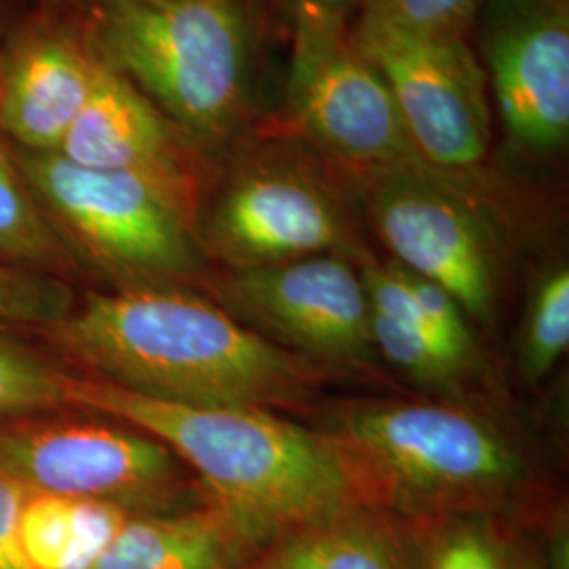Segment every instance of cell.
Returning <instances> with one entry per match:
<instances>
[{
    "mask_svg": "<svg viewBox=\"0 0 569 569\" xmlns=\"http://www.w3.org/2000/svg\"><path fill=\"white\" fill-rule=\"evenodd\" d=\"M42 331L91 378L178 406H298L326 373L178 284L89 293Z\"/></svg>",
    "mask_w": 569,
    "mask_h": 569,
    "instance_id": "1",
    "label": "cell"
},
{
    "mask_svg": "<svg viewBox=\"0 0 569 569\" xmlns=\"http://www.w3.org/2000/svg\"><path fill=\"white\" fill-rule=\"evenodd\" d=\"M68 403L164 443L199 477L204 502L224 515L256 555L287 531L361 502L321 432L268 409L164 403L74 376L68 378Z\"/></svg>",
    "mask_w": 569,
    "mask_h": 569,
    "instance_id": "2",
    "label": "cell"
},
{
    "mask_svg": "<svg viewBox=\"0 0 569 569\" xmlns=\"http://www.w3.org/2000/svg\"><path fill=\"white\" fill-rule=\"evenodd\" d=\"M319 432L361 502L418 526L496 515L526 481V465L502 430L460 406L355 401Z\"/></svg>",
    "mask_w": 569,
    "mask_h": 569,
    "instance_id": "3",
    "label": "cell"
},
{
    "mask_svg": "<svg viewBox=\"0 0 569 569\" xmlns=\"http://www.w3.org/2000/svg\"><path fill=\"white\" fill-rule=\"evenodd\" d=\"M93 47L190 142H226L247 119L256 51L247 0H98Z\"/></svg>",
    "mask_w": 569,
    "mask_h": 569,
    "instance_id": "4",
    "label": "cell"
},
{
    "mask_svg": "<svg viewBox=\"0 0 569 569\" xmlns=\"http://www.w3.org/2000/svg\"><path fill=\"white\" fill-rule=\"evenodd\" d=\"M16 163L61 239L121 287L178 284L197 270L194 216L159 186L60 152L21 150Z\"/></svg>",
    "mask_w": 569,
    "mask_h": 569,
    "instance_id": "5",
    "label": "cell"
},
{
    "mask_svg": "<svg viewBox=\"0 0 569 569\" xmlns=\"http://www.w3.org/2000/svg\"><path fill=\"white\" fill-rule=\"evenodd\" d=\"M110 420H2L0 472L28 493L106 502L129 515L197 507L182 460L152 435Z\"/></svg>",
    "mask_w": 569,
    "mask_h": 569,
    "instance_id": "6",
    "label": "cell"
},
{
    "mask_svg": "<svg viewBox=\"0 0 569 569\" xmlns=\"http://www.w3.org/2000/svg\"><path fill=\"white\" fill-rule=\"evenodd\" d=\"M373 228L407 272L441 287L465 315L488 323L498 300L500 239L465 183L430 164L355 173Z\"/></svg>",
    "mask_w": 569,
    "mask_h": 569,
    "instance_id": "7",
    "label": "cell"
},
{
    "mask_svg": "<svg viewBox=\"0 0 569 569\" xmlns=\"http://www.w3.org/2000/svg\"><path fill=\"white\" fill-rule=\"evenodd\" d=\"M209 251L232 270L359 251L336 186L305 143L253 146L204 222Z\"/></svg>",
    "mask_w": 569,
    "mask_h": 569,
    "instance_id": "8",
    "label": "cell"
},
{
    "mask_svg": "<svg viewBox=\"0 0 569 569\" xmlns=\"http://www.w3.org/2000/svg\"><path fill=\"white\" fill-rule=\"evenodd\" d=\"M348 39L387 82L425 163L453 176L483 163L491 136L488 81L467 34L357 18Z\"/></svg>",
    "mask_w": 569,
    "mask_h": 569,
    "instance_id": "9",
    "label": "cell"
},
{
    "mask_svg": "<svg viewBox=\"0 0 569 569\" xmlns=\"http://www.w3.org/2000/svg\"><path fill=\"white\" fill-rule=\"evenodd\" d=\"M222 302L244 326L317 363L359 366L373 352L366 284L345 251L232 270Z\"/></svg>",
    "mask_w": 569,
    "mask_h": 569,
    "instance_id": "10",
    "label": "cell"
},
{
    "mask_svg": "<svg viewBox=\"0 0 569 569\" xmlns=\"http://www.w3.org/2000/svg\"><path fill=\"white\" fill-rule=\"evenodd\" d=\"M287 103L308 146L352 173L422 161L387 82L348 32L291 41Z\"/></svg>",
    "mask_w": 569,
    "mask_h": 569,
    "instance_id": "11",
    "label": "cell"
},
{
    "mask_svg": "<svg viewBox=\"0 0 569 569\" xmlns=\"http://www.w3.org/2000/svg\"><path fill=\"white\" fill-rule=\"evenodd\" d=\"M475 21L510 142L547 154L569 133L568 0H483Z\"/></svg>",
    "mask_w": 569,
    "mask_h": 569,
    "instance_id": "12",
    "label": "cell"
},
{
    "mask_svg": "<svg viewBox=\"0 0 569 569\" xmlns=\"http://www.w3.org/2000/svg\"><path fill=\"white\" fill-rule=\"evenodd\" d=\"M190 140L121 74L98 61L91 96L61 143L72 163L121 171L159 186L197 211V176Z\"/></svg>",
    "mask_w": 569,
    "mask_h": 569,
    "instance_id": "13",
    "label": "cell"
},
{
    "mask_svg": "<svg viewBox=\"0 0 569 569\" xmlns=\"http://www.w3.org/2000/svg\"><path fill=\"white\" fill-rule=\"evenodd\" d=\"M93 53L63 37L21 44L0 72V129L23 152H60L96 81Z\"/></svg>",
    "mask_w": 569,
    "mask_h": 569,
    "instance_id": "14",
    "label": "cell"
},
{
    "mask_svg": "<svg viewBox=\"0 0 569 569\" xmlns=\"http://www.w3.org/2000/svg\"><path fill=\"white\" fill-rule=\"evenodd\" d=\"M243 569H425L420 526L357 502L287 531Z\"/></svg>",
    "mask_w": 569,
    "mask_h": 569,
    "instance_id": "15",
    "label": "cell"
},
{
    "mask_svg": "<svg viewBox=\"0 0 569 569\" xmlns=\"http://www.w3.org/2000/svg\"><path fill=\"white\" fill-rule=\"evenodd\" d=\"M256 557L211 505L129 515L91 569H243Z\"/></svg>",
    "mask_w": 569,
    "mask_h": 569,
    "instance_id": "16",
    "label": "cell"
},
{
    "mask_svg": "<svg viewBox=\"0 0 569 569\" xmlns=\"http://www.w3.org/2000/svg\"><path fill=\"white\" fill-rule=\"evenodd\" d=\"M127 517L106 502L26 493L18 517L21 557L30 569H91Z\"/></svg>",
    "mask_w": 569,
    "mask_h": 569,
    "instance_id": "17",
    "label": "cell"
},
{
    "mask_svg": "<svg viewBox=\"0 0 569 569\" xmlns=\"http://www.w3.org/2000/svg\"><path fill=\"white\" fill-rule=\"evenodd\" d=\"M0 262L51 272L70 262V249L30 186L16 159L0 142Z\"/></svg>",
    "mask_w": 569,
    "mask_h": 569,
    "instance_id": "18",
    "label": "cell"
},
{
    "mask_svg": "<svg viewBox=\"0 0 569 569\" xmlns=\"http://www.w3.org/2000/svg\"><path fill=\"white\" fill-rule=\"evenodd\" d=\"M425 569H519L521 550L496 515H453L420 526Z\"/></svg>",
    "mask_w": 569,
    "mask_h": 569,
    "instance_id": "19",
    "label": "cell"
},
{
    "mask_svg": "<svg viewBox=\"0 0 569 569\" xmlns=\"http://www.w3.org/2000/svg\"><path fill=\"white\" fill-rule=\"evenodd\" d=\"M68 373L0 327V422L68 407Z\"/></svg>",
    "mask_w": 569,
    "mask_h": 569,
    "instance_id": "20",
    "label": "cell"
},
{
    "mask_svg": "<svg viewBox=\"0 0 569 569\" xmlns=\"http://www.w3.org/2000/svg\"><path fill=\"white\" fill-rule=\"evenodd\" d=\"M369 327L373 350L416 382L449 385L462 376V369L453 366L432 342L418 310L390 315L369 308Z\"/></svg>",
    "mask_w": 569,
    "mask_h": 569,
    "instance_id": "21",
    "label": "cell"
},
{
    "mask_svg": "<svg viewBox=\"0 0 569 569\" xmlns=\"http://www.w3.org/2000/svg\"><path fill=\"white\" fill-rule=\"evenodd\" d=\"M569 346V272L555 268L542 277L529 305L521 342V366L529 380L547 378Z\"/></svg>",
    "mask_w": 569,
    "mask_h": 569,
    "instance_id": "22",
    "label": "cell"
},
{
    "mask_svg": "<svg viewBox=\"0 0 569 569\" xmlns=\"http://www.w3.org/2000/svg\"><path fill=\"white\" fill-rule=\"evenodd\" d=\"M66 284L47 272L0 262V323L47 327L72 310Z\"/></svg>",
    "mask_w": 569,
    "mask_h": 569,
    "instance_id": "23",
    "label": "cell"
},
{
    "mask_svg": "<svg viewBox=\"0 0 569 569\" xmlns=\"http://www.w3.org/2000/svg\"><path fill=\"white\" fill-rule=\"evenodd\" d=\"M406 270V268H403ZM407 272V270H406ZM407 284L413 296L418 317L422 326L439 346V350L448 357L458 369H467L475 361V338L467 323L465 310L458 302L437 284L407 272Z\"/></svg>",
    "mask_w": 569,
    "mask_h": 569,
    "instance_id": "24",
    "label": "cell"
},
{
    "mask_svg": "<svg viewBox=\"0 0 569 569\" xmlns=\"http://www.w3.org/2000/svg\"><path fill=\"white\" fill-rule=\"evenodd\" d=\"M483 0H366L357 18L388 21L416 32L467 34Z\"/></svg>",
    "mask_w": 569,
    "mask_h": 569,
    "instance_id": "25",
    "label": "cell"
},
{
    "mask_svg": "<svg viewBox=\"0 0 569 569\" xmlns=\"http://www.w3.org/2000/svg\"><path fill=\"white\" fill-rule=\"evenodd\" d=\"M366 0H287L291 39L333 37L348 32V20Z\"/></svg>",
    "mask_w": 569,
    "mask_h": 569,
    "instance_id": "26",
    "label": "cell"
},
{
    "mask_svg": "<svg viewBox=\"0 0 569 569\" xmlns=\"http://www.w3.org/2000/svg\"><path fill=\"white\" fill-rule=\"evenodd\" d=\"M26 493V489L0 472V569H30L18 542V517Z\"/></svg>",
    "mask_w": 569,
    "mask_h": 569,
    "instance_id": "27",
    "label": "cell"
},
{
    "mask_svg": "<svg viewBox=\"0 0 569 569\" xmlns=\"http://www.w3.org/2000/svg\"><path fill=\"white\" fill-rule=\"evenodd\" d=\"M519 569H542V561H540V557H538L536 552L521 550V563H519Z\"/></svg>",
    "mask_w": 569,
    "mask_h": 569,
    "instance_id": "28",
    "label": "cell"
}]
</instances>
